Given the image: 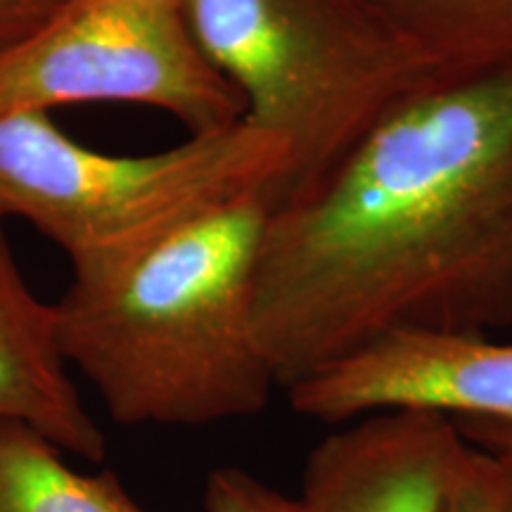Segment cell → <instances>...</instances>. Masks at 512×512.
Here are the masks:
<instances>
[{"label":"cell","instance_id":"cell-1","mask_svg":"<svg viewBox=\"0 0 512 512\" xmlns=\"http://www.w3.org/2000/svg\"><path fill=\"white\" fill-rule=\"evenodd\" d=\"M512 328V62L434 76L273 204L254 332L292 389L389 332Z\"/></svg>","mask_w":512,"mask_h":512},{"label":"cell","instance_id":"cell-2","mask_svg":"<svg viewBox=\"0 0 512 512\" xmlns=\"http://www.w3.org/2000/svg\"><path fill=\"white\" fill-rule=\"evenodd\" d=\"M273 192L223 204L131 252L72 266L55 302L69 368L121 425L252 418L278 387L254 332Z\"/></svg>","mask_w":512,"mask_h":512},{"label":"cell","instance_id":"cell-3","mask_svg":"<svg viewBox=\"0 0 512 512\" xmlns=\"http://www.w3.org/2000/svg\"><path fill=\"white\" fill-rule=\"evenodd\" d=\"M195 43L275 133L290 164L273 204L313 188L401 98L437 74L375 0H178Z\"/></svg>","mask_w":512,"mask_h":512},{"label":"cell","instance_id":"cell-4","mask_svg":"<svg viewBox=\"0 0 512 512\" xmlns=\"http://www.w3.org/2000/svg\"><path fill=\"white\" fill-rule=\"evenodd\" d=\"M290 150L240 121L152 155H107L69 138L50 114L0 117V219H22L69 264L131 252L207 211L273 192Z\"/></svg>","mask_w":512,"mask_h":512},{"label":"cell","instance_id":"cell-5","mask_svg":"<svg viewBox=\"0 0 512 512\" xmlns=\"http://www.w3.org/2000/svg\"><path fill=\"white\" fill-rule=\"evenodd\" d=\"M86 102L155 107L190 136L242 121L238 93L204 57L178 0H69L0 55V117Z\"/></svg>","mask_w":512,"mask_h":512},{"label":"cell","instance_id":"cell-6","mask_svg":"<svg viewBox=\"0 0 512 512\" xmlns=\"http://www.w3.org/2000/svg\"><path fill=\"white\" fill-rule=\"evenodd\" d=\"M304 418L342 425L384 408H430L512 425V344L489 335L389 332L287 389Z\"/></svg>","mask_w":512,"mask_h":512},{"label":"cell","instance_id":"cell-7","mask_svg":"<svg viewBox=\"0 0 512 512\" xmlns=\"http://www.w3.org/2000/svg\"><path fill=\"white\" fill-rule=\"evenodd\" d=\"M456 418L430 408H384L342 422L306 456L299 512H441Z\"/></svg>","mask_w":512,"mask_h":512},{"label":"cell","instance_id":"cell-8","mask_svg":"<svg viewBox=\"0 0 512 512\" xmlns=\"http://www.w3.org/2000/svg\"><path fill=\"white\" fill-rule=\"evenodd\" d=\"M3 223L0 219V420L27 422L69 456L100 463L105 437L69 375L55 304L31 292Z\"/></svg>","mask_w":512,"mask_h":512},{"label":"cell","instance_id":"cell-9","mask_svg":"<svg viewBox=\"0 0 512 512\" xmlns=\"http://www.w3.org/2000/svg\"><path fill=\"white\" fill-rule=\"evenodd\" d=\"M0 512H145L114 472H79L46 434L0 420Z\"/></svg>","mask_w":512,"mask_h":512},{"label":"cell","instance_id":"cell-10","mask_svg":"<svg viewBox=\"0 0 512 512\" xmlns=\"http://www.w3.org/2000/svg\"><path fill=\"white\" fill-rule=\"evenodd\" d=\"M437 74L512 62V0H375Z\"/></svg>","mask_w":512,"mask_h":512},{"label":"cell","instance_id":"cell-11","mask_svg":"<svg viewBox=\"0 0 512 512\" xmlns=\"http://www.w3.org/2000/svg\"><path fill=\"white\" fill-rule=\"evenodd\" d=\"M441 512H512V460L465 439L448 470Z\"/></svg>","mask_w":512,"mask_h":512},{"label":"cell","instance_id":"cell-12","mask_svg":"<svg viewBox=\"0 0 512 512\" xmlns=\"http://www.w3.org/2000/svg\"><path fill=\"white\" fill-rule=\"evenodd\" d=\"M202 508L204 512H299L297 498L280 494L240 467L209 472Z\"/></svg>","mask_w":512,"mask_h":512},{"label":"cell","instance_id":"cell-13","mask_svg":"<svg viewBox=\"0 0 512 512\" xmlns=\"http://www.w3.org/2000/svg\"><path fill=\"white\" fill-rule=\"evenodd\" d=\"M69 0H0V55L38 31Z\"/></svg>","mask_w":512,"mask_h":512},{"label":"cell","instance_id":"cell-14","mask_svg":"<svg viewBox=\"0 0 512 512\" xmlns=\"http://www.w3.org/2000/svg\"><path fill=\"white\" fill-rule=\"evenodd\" d=\"M460 432L472 444L489 448L498 456L512 460V425L494 420H456Z\"/></svg>","mask_w":512,"mask_h":512}]
</instances>
